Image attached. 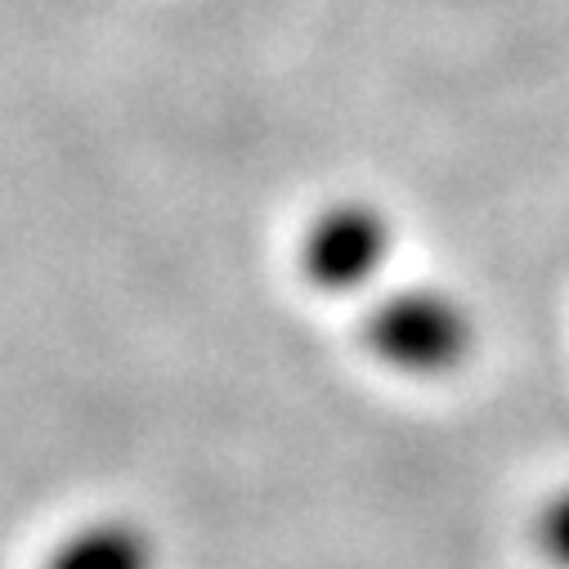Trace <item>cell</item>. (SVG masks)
Returning a JSON list of instances; mask_svg holds the SVG:
<instances>
[{"label":"cell","instance_id":"277c9868","mask_svg":"<svg viewBox=\"0 0 569 569\" xmlns=\"http://www.w3.org/2000/svg\"><path fill=\"white\" fill-rule=\"evenodd\" d=\"M538 542H542V551H547L560 569H569V489H560V493L542 507V516H538Z\"/></svg>","mask_w":569,"mask_h":569},{"label":"cell","instance_id":"6da1fadb","mask_svg":"<svg viewBox=\"0 0 569 569\" xmlns=\"http://www.w3.org/2000/svg\"><path fill=\"white\" fill-rule=\"evenodd\" d=\"M368 350L408 377H445L458 372L476 346L471 310L440 288H403L372 306L363 323Z\"/></svg>","mask_w":569,"mask_h":569},{"label":"cell","instance_id":"3957f363","mask_svg":"<svg viewBox=\"0 0 569 569\" xmlns=\"http://www.w3.org/2000/svg\"><path fill=\"white\" fill-rule=\"evenodd\" d=\"M54 569H153V551L130 525H99L59 551Z\"/></svg>","mask_w":569,"mask_h":569},{"label":"cell","instance_id":"7a4b0ae2","mask_svg":"<svg viewBox=\"0 0 569 569\" xmlns=\"http://www.w3.org/2000/svg\"><path fill=\"white\" fill-rule=\"evenodd\" d=\"M390 216L363 198L328 202L301 233V273L328 297L363 292L390 260Z\"/></svg>","mask_w":569,"mask_h":569}]
</instances>
